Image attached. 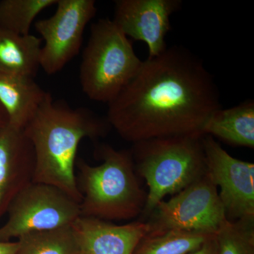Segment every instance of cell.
<instances>
[{
  "label": "cell",
  "instance_id": "1",
  "mask_svg": "<svg viewBox=\"0 0 254 254\" xmlns=\"http://www.w3.org/2000/svg\"><path fill=\"white\" fill-rule=\"evenodd\" d=\"M222 108L215 78L199 57L182 46L148 57L118 96L107 120L125 141L202 133Z\"/></svg>",
  "mask_w": 254,
  "mask_h": 254
},
{
  "label": "cell",
  "instance_id": "2",
  "mask_svg": "<svg viewBox=\"0 0 254 254\" xmlns=\"http://www.w3.org/2000/svg\"><path fill=\"white\" fill-rule=\"evenodd\" d=\"M111 128L107 118L93 110L71 108L48 93L23 129L34 150L33 182L58 187L81 203L75 173L78 145L84 138H104Z\"/></svg>",
  "mask_w": 254,
  "mask_h": 254
},
{
  "label": "cell",
  "instance_id": "3",
  "mask_svg": "<svg viewBox=\"0 0 254 254\" xmlns=\"http://www.w3.org/2000/svg\"><path fill=\"white\" fill-rule=\"evenodd\" d=\"M96 152L103 161L99 165L76 160L81 216L119 221L141 215L147 192L140 184L131 150L101 144Z\"/></svg>",
  "mask_w": 254,
  "mask_h": 254
},
{
  "label": "cell",
  "instance_id": "4",
  "mask_svg": "<svg viewBox=\"0 0 254 254\" xmlns=\"http://www.w3.org/2000/svg\"><path fill=\"white\" fill-rule=\"evenodd\" d=\"M203 135L160 137L133 143L135 170L148 188L143 218H149L166 195L176 194L206 174Z\"/></svg>",
  "mask_w": 254,
  "mask_h": 254
},
{
  "label": "cell",
  "instance_id": "5",
  "mask_svg": "<svg viewBox=\"0 0 254 254\" xmlns=\"http://www.w3.org/2000/svg\"><path fill=\"white\" fill-rule=\"evenodd\" d=\"M142 64L131 42L113 19L100 18L91 25L82 55V91L93 101L108 104L135 77Z\"/></svg>",
  "mask_w": 254,
  "mask_h": 254
},
{
  "label": "cell",
  "instance_id": "6",
  "mask_svg": "<svg viewBox=\"0 0 254 254\" xmlns=\"http://www.w3.org/2000/svg\"><path fill=\"white\" fill-rule=\"evenodd\" d=\"M8 220L0 227V242L33 232L71 225L81 216L80 203L53 185L33 182L8 208Z\"/></svg>",
  "mask_w": 254,
  "mask_h": 254
},
{
  "label": "cell",
  "instance_id": "7",
  "mask_svg": "<svg viewBox=\"0 0 254 254\" xmlns=\"http://www.w3.org/2000/svg\"><path fill=\"white\" fill-rule=\"evenodd\" d=\"M226 220L218 187L206 173L170 199L162 200L157 205L146 222L149 227L146 236L171 230L216 235Z\"/></svg>",
  "mask_w": 254,
  "mask_h": 254
},
{
  "label": "cell",
  "instance_id": "8",
  "mask_svg": "<svg viewBox=\"0 0 254 254\" xmlns=\"http://www.w3.org/2000/svg\"><path fill=\"white\" fill-rule=\"evenodd\" d=\"M55 14L35 23L44 40L40 64L48 74L59 72L79 53L83 33L97 12L94 0H58Z\"/></svg>",
  "mask_w": 254,
  "mask_h": 254
},
{
  "label": "cell",
  "instance_id": "9",
  "mask_svg": "<svg viewBox=\"0 0 254 254\" xmlns=\"http://www.w3.org/2000/svg\"><path fill=\"white\" fill-rule=\"evenodd\" d=\"M207 173L220 188L229 221L254 217V164L232 157L213 137L203 135Z\"/></svg>",
  "mask_w": 254,
  "mask_h": 254
},
{
  "label": "cell",
  "instance_id": "10",
  "mask_svg": "<svg viewBox=\"0 0 254 254\" xmlns=\"http://www.w3.org/2000/svg\"><path fill=\"white\" fill-rule=\"evenodd\" d=\"M182 5V0H117L113 21L127 38L144 42L148 57H155L168 47L170 16Z\"/></svg>",
  "mask_w": 254,
  "mask_h": 254
},
{
  "label": "cell",
  "instance_id": "11",
  "mask_svg": "<svg viewBox=\"0 0 254 254\" xmlns=\"http://www.w3.org/2000/svg\"><path fill=\"white\" fill-rule=\"evenodd\" d=\"M35 154L23 130L0 128V218L12 200L33 182Z\"/></svg>",
  "mask_w": 254,
  "mask_h": 254
},
{
  "label": "cell",
  "instance_id": "12",
  "mask_svg": "<svg viewBox=\"0 0 254 254\" xmlns=\"http://www.w3.org/2000/svg\"><path fill=\"white\" fill-rule=\"evenodd\" d=\"M71 226L84 254H133L149 231L148 224L143 221L118 225L82 216Z\"/></svg>",
  "mask_w": 254,
  "mask_h": 254
},
{
  "label": "cell",
  "instance_id": "13",
  "mask_svg": "<svg viewBox=\"0 0 254 254\" xmlns=\"http://www.w3.org/2000/svg\"><path fill=\"white\" fill-rule=\"evenodd\" d=\"M45 91L34 78L0 72V103L9 125L23 130L46 99Z\"/></svg>",
  "mask_w": 254,
  "mask_h": 254
},
{
  "label": "cell",
  "instance_id": "14",
  "mask_svg": "<svg viewBox=\"0 0 254 254\" xmlns=\"http://www.w3.org/2000/svg\"><path fill=\"white\" fill-rule=\"evenodd\" d=\"M203 135L216 137L233 146L254 148V100L214 112L202 129Z\"/></svg>",
  "mask_w": 254,
  "mask_h": 254
},
{
  "label": "cell",
  "instance_id": "15",
  "mask_svg": "<svg viewBox=\"0 0 254 254\" xmlns=\"http://www.w3.org/2000/svg\"><path fill=\"white\" fill-rule=\"evenodd\" d=\"M41 38L0 28V72L34 78L41 67Z\"/></svg>",
  "mask_w": 254,
  "mask_h": 254
},
{
  "label": "cell",
  "instance_id": "16",
  "mask_svg": "<svg viewBox=\"0 0 254 254\" xmlns=\"http://www.w3.org/2000/svg\"><path fill=\"white\" fill-rule=\"evenodd\" d=\"M215 236L205 232L169 230L160 235L143 237L133 254H189Z\"/></svg>",
  "mask_w": 254,
  "mask_h": 254
},
{
  "label": "cell",
  "instance_id": "17",
  "mask_svg": "<svg viewBox=\"0 0 254 254\" xmlns=\"http://www.w3.org/2000/svg\"><path fill=\"white\" fill-rule=\"evenodd\" d=\"M16 254H79L81 248L72 226L33 232L18 239Z\"/></svg>",
  "mask_w": 254,
  "mask_h": 254
},
{
  "label": "cell",
  "instance_id": "18",
  "mask_svg": "<svg viewBox=\"0 0 254 254\" xmlns=\"http://www.w3.org/2000/svg\"><path fill=\"white\" fill-rule=\"evenodd\" d=\"M58 0H1L0 28L18 35L30 34L32 23L41 11Z\"/></svg>",
  "mask_w": 254,
  "mask_h": 254
},
{
  "label": "cell",
  "instance_id": "19",
  "mask_svg": "<svg viewBox=\"0 0 254 254\" xmlns=\"http://www.w3.org/2000/svg\"><path fill=\"white\" fill-rule=\"evenodd\" d=\"M215 240L216 254H254V217L225 220Z\"/></svg>",
  "mask_w": 254,
  "mask_h": 254
},
{
  "label": "cell",
  "instance_id": "20",
  "mask_svg": "<svg viewBox=\"0 0 254 254\" xmlns=\"http://www.w3.org/2000/svg\"><path fill=\"white\" fill-rule=\"evenodd\" d=\"M217 244L215 236L210 239L198 249V250L189 254H216Z\"/></svg>",
  "mask_w": 254,
  "mask_h": 254
},
{
  "label": "cell",
  "instance_id": "21",
  "mask_svg": "<svg viewBox=\"0 0 254 254\" xmlns=\"http://www.w3.org/2000/svg\"><path fill=\"white\" fill-rule=\"evenodd\" d=\"M17 242H0V254H16Z\"/></svg>",
  "mask_w": 254,
  "mask_h": 254
},
{
  "label": "cell",
  "instance_id": "22",
  "mask_svg": "<svg viewBox=\"0 0 254 254\" xmlns=\"http://www.w3.org/2000/svg\"><path fill=\"white\" fill-rule=\"evenodd\" d=\"M9 124V118L4 108L0 103V128H2Z\"/></svg>",
  "mask_w": 254,
  "mask_h": 254
},
{
  "label": "cell",
  "instance_id": "23",
  "mask_svg": "<svg viewBox=\"0 0 254 254\" xmlns=\"http://www.w3.org/2000/svg\"><path fill=\"white\" fill-rule=\"evenodd\" d=\"M79 254H84L83 253V252H81V253H80Z\"/></svg>",
  "mask_w": 254,
  "mask_h": 254
}]
</instances>
